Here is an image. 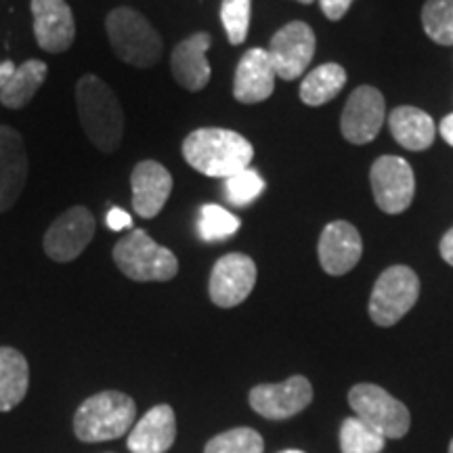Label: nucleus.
Segmentation results:
<instances>
[{
    "instance_id": "nucleus-1",
    "label": "nucleus",
    "mask_w": 453,
    "mask_h": 453,
    "mask_svg": "<svg viewBox=\"0 0 453 453\" xmlns=\"http://www.w3.org/2000/svg\"><path fill=\"white\" fill-rule=\"evenodd\" d=\"M180 150L191 168L214 179H229L250 166L254 157L250 141L226 128H197L187 134Z\"/></svg>"
},
{
    "instance_id": "nucleus-2",
    "label": "nucleus",
    "mask_w": 453,
    "mask_h": 453,
    "mask_svg": "<svg viewBox=\"0 0 453 453\" xmlns=\"http://www.w3.org/2000/svg\"><path fill=\"white\" fill-rule=\"evenodd\" d=\"M76 105L90 143L104 154L118 151L124 133V113L110 84L95 73H84L76 84Z\"/></svg>"
},
{
    "instance_id": "nucleus-3",
    "label": "nucleus",
    "mask_w": 453,
    "mask_h": 453,
    "mask_svg": "<svg viewBox=\"0 0 453 453\" xmlns=\"http://www.w3.org/2000/svg\"><path fill=\"white\" fill-rule=\"evenodd\" d=\"M137 405L120 390H104L88 396L73 416V433L84 443H104L130 433Z\"/></svg>"
},
{
    "instance_id": "nucleus-4",
    "label": "nucleus",
    "mask_w": 453,
    "mask_h": 453,
    "mask_svg": "<svg viewBox=\"0 0 453 453\" xmlns=\"http://www.w3.org/2000/svg\"><path fill=\"white\" fill-rule=\"evenodd\" d=\"M107 38L124 64L133 67H154L162 59L164 47L160 34L139 11L120 7L113 9L105 19Z\"/></svg>"
},
{
    "instance_id": "nucleus-5",
    "label": "nucleus",
    "mask_w": 453,
    "mask_h": 453,
    "mask_svg": "<svg viewBox=\"0 0 453 453\" xmlns=\"http://www.w3.org/2000/svg\"><path fill=\"white\" fill-rule=\"evenodd\" d=\"M113 263L133 281H170L179 273V258L143 229H133L113 246Z\"/></svg>"
},
{
    "instance_id": "nucleus-6",
    "label": "nucleus",
    "mask_w": 453,
    "mask_h": 453,
    "mask_svg": "<svg viewBox=\"0 0 453 453\" xmlns=\"http://www.w3.org/2000/svg\"><path fill=\"white\" fill-rule=\"evenodd\" d=\"M418 296H420V280L416 271L405 265H393L376 280L367 311L373 324L390 327L410 313L418 303Z\"/></svg>"
},
{
    "instance_id": "nucleus-7",
    "label": "nucleus",
    "mask_w": 453,
    "mask_h": 453,
    "mask_svg": "<svg viewBox=\"0 0 453 453\" xmlns=\"http://www.w3.org/2000/svg\"><path fill=\"white\" fill-rule=\"evenodd\" d=\"M349 405L359 420L380 433L384 439H403L410 433V410L403 405V401L395 399L378 384H355L349 390Z\"/></svg>"
},
{
    "instance_id": "nucleus-8",
    "label": "nucleus",
    "mask_w": 453,
    "mask_h": 453,
    "mask_svg": "<svg viewBox=\"0 0 453 453\" xmlns=\"http://www.w3.org/2000/svg\"><path fill=\"white\" fill-rule=\"evenodd\" d=\"M95 229L97 220L93 212L84 206H73L50 223L42 240L44 254L55 263H72L93 242Z\"/></svg>"
},
{
    "instance_id": "nucleus-9",
    "label": "nucleus",
    "mask_w": 453,
    "mask_h": 453,
    "mask_svg": "<svg viewBox=\"0 0 453 453\" xmlns=\"http://www.w3.org/2000/svg\"><path fill=\"white\" fill-rule=\"evenodd\" d=\"M372 191L378 208L387 214H401L411 206L416 194V177L403 157L382 156L373 162Z\"/></svg>"
},
{
    "instance_id": "nucleus-10",
    "label": "nucleus",
    "mask_w": 453,
    "mask_h": 453,
    "mask_svg": "<svg viewBox=\"0 0 453 453\" xmlns=\"http://www.w3.org/2000/svg\"><path fill=\"white\" fill-rule=\"evenodd\" d=\"M257 286V263L240 252H231L214 263L208 292L220 309H234L250 296Z\"/></svg>"
},
{
    "instance_id": "nucleus-11",
    "label": "nucleus",
    "mask_w": 453,
    "mask_h": 453,
    "mask_svg": "<svg viewBox=\"0 0 453 453\" xmlns=\"http://www.w3.org/2000/svg\"><path fill=\"white\" fill-rule=\"evenodd\" d=\"M315 44V32L304 21H292L280 27L267 49L277 78L290 82L303 76V72L313 61Z\"/></svg>"
},
{
    "instance_id": "nucleus-12",
    "label": "nucleus",
    "mask_w": 453,
    "mask_h": 453,
    "mask_svg": "<svg viewBox=\"0 0 453 453\" xmlns=\"http://www.w3.org/2000/svg\"><path fill=\"white\" fill-rule=\"evenodd\" d=\"M250 407L269 420H288L307 410L313 401V387L304 376H292L280 384H258L250 390Z\"/></svg>"
},
{
    "instance_id": "nucleus-13",
    "label": "nucleus",
    "mask_w": 453,
    "mask_h": 453,
    "mask_svg": "<svg viewBox=\"0 0 453 453\" xmlns=\"http://www.w3.org/2000/svg\"><path fill=\"white\" fill-rule=\"evenodd\" d=\"M384 118H387V105H384L380 90L373 87H359L353 90L344 105L340 128L349 143L365 145L378 137Z\"/></svg>"
},
{
    "instance_id": "nucleus-14",
    "label": "nucleus",
    "mask_w": 453,
    "mask_h": 453,
    "mask_svg": "<svg viewBox=\"0 0 453 453\" xmlns=\"http://www.w3.org/2000/svg\"><path fill=\"white\" fill-rule=\"evenodd\" d=\"M34 36L47 53H65L76 38V21L65 0H32Z\"/></svg>"
},
{
    "instance_id": "nucleus-15",
    "label": "nucleus",
    "mask_w": 453,
    "mask_h": 453,
    "mask_svg": "<svg viewBox=\"0 0 453 453\" xmlns=\"http://www.w3.org/2000/svg\"><path fill=\"white\" fill-rule=\"evenodd\" d=\"M364 254L359 231L347 220H334L326 225L317 243V257L327 275H344L357 267Z\"/></svg>"
},
{
    "instance_id": "nucleus-16",
    "label": "nucleus",
    "mask_w": 453,
    "mask_h": 453,
    "mask_svg": "<svg viewBox=\"0 0 453 453\" xmlns=\"http://www.w3.org/2000/svg\"><path fill=\"white\" fill-rule=\"evenodd\" d=\"M26 145L21 134L11 127H0V212H7L19 200L27 180Z\"/></svg>"
},
{
    "instance_id": "nucleus-17",
    "label": "nucleus",
    "mask_w": 453,
    "mask_h": 453,
    "mask_svg": "<svg viewBox=\"0 0 453 453\" xmlns=\"http://www.w3.org/2000/svg\"><path fill=\"white\" fill-rule=\"evenodd\" d=\"M275 67L267 49H250L237 64L234 97L243 105L267 101L275 90Z\"/></svg>"
},
{
    "instance_id": "nucleus-18",
    "label": "nucleus",
    "mask_w": 453,
    "mask_h": 453,
    "mask_svg": "<svg viewBox=\"0 0 453 453\" xmlns=\"http://www.w3.org/2000/svg\"><path fill=\"white\" fill-rule=\"evenodd\" d=\"M130 187H133V211L141 219H156L166 206L173 191V177L160 162L143 160L133 168Z\"/></svg>"
},
{
    "instance_id": "nucleus-19",
    "label": "nucleus",
    "mask_w": 453,
    "mask_h": 453,
    "mask_svg": "<svg viewBox=\"0 0 453 453\" xmlns=\"http://www.w3.org/2000/svg\"><path fill=\"white\" fill-rule=\"evenodd\" d=\"M211 34L197 32L179 42L170 55V70H173L174 81L191 93L206 88V84L211 82L212 70L206 59V50L211 49Z\"/></svg>"
},
{
    "instance_id": "nucleus-20",
    "label": "nucleus",
    "mask_w": 453,
    "mask_h": 453,
    "mask_svg": "<svg viewBox=\"0 0 453 453\" xmlns=\"http://www.w3.org/2000/svg\"><path fill=\"white\" fill-rule=\"evenodd\" d=\"M177 439V416L166 403L151 407L130 428L127 445L133 453H166Z\"/></svg>"
},
{
    "instance_id": "nucleus-21",
    "label": "nucleus",
    "mask_w": 453,
    "mask_h": 453,
    "mask_svg": "<svg viewBox=\"0 0 453 453\" xmlns=\"http://www.w3.org/2000/svg\"><path fill=\"white\" fill-rule=\"evenodd\" d=\"M388 127L396 143L410 151L428 150L437 137V127H434L433 118L426 111L411 105L396 107L390 111Z\"/></svg>"
},
{
    "instance_id": "nucleus-22",
    "label": "nucleus",
    "mask_w": 453,
    "mask_h": 453,
    "mask_svg": "<svg viewBox=\"0 0 453 453\" xmlns=\"http://www.w3.org/2000/svg\"><path fill=\"white\" fill-rule=\"evenodd\" d=\"M30 387V367L19 350L0 347V411H11L24 401Z\"/></svg>"
},
{
    "instance_id": "nucleus-23",
    "label": "nucleus",
    "mask_w": 453,
    "mask_h": 453,
    "mask_svg": "<svg viewBox=\"0 0 453 453\" xmlns=\"http://www.w3.org/2000/svg\"><path fill=\"white\" fill-rule=\"evenodd\" d=\"M49 76V67L41 59H27L15 67L11 78L0 90V104L9 110H21L34 99L38 88L42 87Z\"/></svg>"
},
{
    "instance_id": "nucleus-24",
    "label": "nucleus",
    "mask_w": 453,
    "mask_h": 453,
    "mask_svg": "<svg viewBox=\"0 0 453 453\" xmlns=\"http://www.w3.org/2000/svg\"><path fill=\"white\" fill-rule=\"evenodd\" d=\"M347 84V72L338 64H324L307 73L300 84V101L311 107H319L332 101Z\"/></svg>"
},
{
    "instance_id": "nucleus-25",
    "label": "nucleus",
    "mask_w": 453,
    "mask_h": 453,
    "mask_svg": "<svg viewBox=\"0 0 453 453\" xmlns=\"http://www.w3.org/2000/svg\"><path fill=\"white\" fill-rule=\"evenodd\" d=\"M387 439L367 426L359 418H344L340 424V451L342 453H380Z\"/></svg>"
},
{
    "instance_id": "nucleus-26",
    "label": "nucleus",
    "mask_w": 453,
    "mask_h": 453,
    "mask_svg": "<svg viewBox=\"0 0 453 453\" xmlns=\"http://www.w3.org/2000/svg\"><path fill=\"white\" fill-rule=\"evenodd\" d=\"M422 26L430 41L453 47V0H428L422 9Z\"/></svg>"
},
{
    "instance_id": "nucleus-27",
    "label": "nucleus",
    "mask_w": 453,
    "mask_h": 453,
    "mask_svg": "<svg viewBox=\"0 0 453 453\" xmlns=\"http://www.w3.org/2000/svg\"><path fill=\"white\" fill-rule=\"evenodd\" d=\"M265 441L254 428H231L217 434L203 447V453H263Z\"/></svg>"
},
{
    "instance_id": "nucleus-28",
    "label": "nucleus",
    "mask_w": 453,
    "mask_h": 453,
    "mask_svg": "<svg viewBox=\"0 0 453 453\" xmlns=\"http://www.w3.org/2000/svg\"><path fill=\"white\" fill-rule=\"evenodd\" d=\"M240 225V219L234 212L225 211L223 206H217V203H206L200 211V225H197V229H200L202 240L211 243L235 235Z\"/></svg>"
},
{
    "instance_id": "nucleus-29",
    "label": "nucleus",
    "mask_w": 453,
    "mask_h": 453,
    "mask_svg": "<svg viewBox=\"0 0 453 453\" xmlns=\"http://www.w3.org/2000/svg\"><path fill=\"white\" fill-rule=\"evenodd\" d=\"M226 200L234 206H248L265 191V180L254 168H243L225 180Z\"/></svg>"
},
{
    "instance_id": "nucleus-30",
    "label": "nucleus",
    "mask_w": 453,
    "mask_h": 453,
    "mask_svg": "<svg viewBox=\"0 0 453 453\" xmlns=\"http://www.w3.org/2000/svg\"><path fill=\"white\" fill-rule=\"evenodd\" d=\"M252 3L250 0H223L220 4V21H223L226 38L231 44H242L250 27Z\"/></svg>"
},
{
    "instance_id": "nucleus-31",
    "label": "nucleus",
    "mask_w": 453,
    "mask_h": 453,
    "mask_svg": "<svg viewBox=\"0 0 453 453\" xmlns=\"http://www.w3.org/2000/svg\"><path fill=\"white\" fill-rule=\"evenodd\" d=\"M353 3L355 0H319V7H321V11H324V15L327 17V19L338 21L347 15V11Z\"/></svg>"
},
{
    "instance_id": "nucleus-32",
    "label": "nucleus",
    "mask_w": 453,
    "mask_h": 453,
    "mask_svg": "<svg viewBox=\"0 0 453 453\" xmlns=\"http://www.w3.org/2000/svg\"><path fill=\"white\" fill-rule=\"evenodd\" d=\"M105 223L111 231H122L127 229V226H133V217H130L127 211H122V208H111V211L107 212Z\"/></svg>"
},
{
    "instance_id": "nucleus-33",
    "label": "nucleus",
    "mask_w": 453,
    "mask_h": 453,
    "mask_svg": "<svg viewBox=\"0 0 453 453\" xmlns=\"http://www.w3.org/2000/svg\"><path fill=\"white\" fill-rule=\"evenodd\" d=\"M439 250H441V257H443L445 263L453 267V226L443 235V240H441Z\"/></svg>"
},
{
    "instance_id": "nucleus-34",
    "label": "nucleus",
    "mask_w": 453,
    "mask_h": 453,
    "mask_svg": "<svg viewBox=\"0 0 453 453\" xmlns=\"http://www.w3.org/2000/svg\"><path fill=\"white\" fill-rule=\"evenodd\" d=\"M439 133H441V137H443L447 143L453 147V113L443 118V122H441V127H439Z\"/></svg>"
},
{
    "instance_id": "nucleus-35",
    "label": "nucleus",
    "mask_w": 453,
    "mask_h": 453,
    "mask_svg": "<svg viewBox=\"0 0 453 453\" xmlns=\"http://www.w3.org/2000/svg\"><path fill=\"white\" fill-rule=\"evenodd\" d=\"M15 72V64L13 61H0V90L4 88V84L11 78V73Z\"/></svg>"
},
{
    "instance_id": "nucleus-36",
    "label": "nucleus",
    "mask_w": 453,
    "mask_h": 453,
    "mask_svg": "<svg viewBox=\"0 0 453 453\" xmlns=\"http://www.w3.org/2000/svg\"><path fill=\"white\" fill-rule=\"evenodd\" d=\"M280 453H304V451H300V449H286V451H280Z\"/></svg>"
},
{
    "instance_id": "nucleus-37",
    "label": "nucleus",
    "mask_w": 453,
    "mask_h": 453,
    "mask_svg": "<svg viewBox=\"0 0 453 453\" xmlns=\"http://www.w3.org/2000/svg\"><path fill=\"white\" fill-rule=\"evenodd\" d=\"M296 3H300V4H311V3H315V0H296Z\"/></svg>"
},
{
    "instance_id": "nucleus-38",
    "label": "nucleus",
    "mask_w": 453,
    "mask_h": 453,
    "mask_svg": "<svg viewBox=\"0 0 453 453\" xmlns=\"http://www.w3.org/2000/svg\"><path fill=\"white\" fill-rule=\"evenodd\" d=\"M449 453H453V439H451V443H449Z\"/></svg>"
}]
</instances>
